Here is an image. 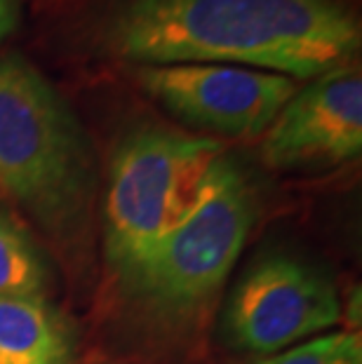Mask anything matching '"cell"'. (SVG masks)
I'll list each match as a JSON object with an SVG mask.
<instances>
[{
    "label": "cell",
    "mask_w": 362,
    "mask_h": 364,
    "mask_svg": "<svg viewBox=\"0 0 362 364\" xmlns=\"http://www.w3.org/2000/svg\"><path fill=\"white\" fill-rule=\"evenodd\" d=\"M341 320L336 284L325 270L289 254L257 261L226 308V334L240 350L275 355Z\"/></svg>",
    "instance_id": "cell-5"
},
{
    "label": "cell",
    "mask_w": 362,
    "mask_h": 364,
    "mask_svg": "<svg viewBox=\"0 0 362 364\" xmlns=\"http://www.w3.org/2000/svg\"><path fill=\"white\" fill-rule=\"evenodd\" d=\"M257 219V188L235 156L221 151L188 216L169 228L129 280L163 313L203 306L233 268Z\"/></svg>",
    "instance_id": "cell-4"
},
{
    "label": "cell",
    "mask_w": 362,
    "mask_h": 364,
    "mask_svg": "<svg viewBox=\"0 0 362 364\" xmlns=\"http://www.w3.org/2000/svg\"><path fill=\"white\" fill-rule=\"evenodd\" d=\"M134 80L174 118L226 136H264L297 92L287 75L230 64L137 66Z\"/></svg>",
    "instance_id": "cell-6"
},
{
    "label": "cell",
    "mask_w": 362,
    "mask_h": 364,
    "mask_svg": "<svg viewBox=\"0 0 362 364\" xmlns=\"http://www.w3.org/2000/svg\"><path fill=\"white\" fill-rule=\"evenodd\" d=\"M75 41L134 66L230 64L313 80L351 64L362 28L348 0H73Z\"/></svg>",
    "instance_id": "cell-1"
},
{
    "label": "cell",
    "mask_w": 362,
    "mask_h": 364,
    "mask_svg": "<svg viewBox=\"0 0 362 364\" xmlns=\"http://www.w3.org/2000/svg\"><path fill=\"white\" fill-rule=\"evenodd\" d=\"M360 151L362 75L353 61L297 90L261 141V158L273 169L341 165Z\"/></svg>",
    "instance_id": "cell-7"
},
{
    "label": "cell",
    "mask_w": 362,
    "mask_h": 364,
    "mask_svg": "<svg viewBox=\"0 0 362 364\" xmlns=\"http://www.w3.org/2000/svg\"><path fill=\"white\" fill-rule=\"evenodd\" d=\"M75 338L45 296H0V364H73Z\"/></svg>",
    "instance_id": "cell-8"
},
{
    "label": "cell",
    "mask_w": 362,
    "mask_h": 364,
    "mask_svg": "<svg viewBox=\"0 0 362 364\" xmlns=\"http://www.w3.org/2000/svg\"><path fill=\"white\" fill-rule=\"evenodd\" d=\"M50 282L48 261L26 228L0 209V296H43Z\"/></svg>",
    "instance_id": "cell-9"
},
{
    "label": "cell",
    "mask_w": 362,
    "mask_h": 364,
    "mask_svg": "<svg viewBox=\"0 0 362 364\" xmlns=\"http://www.w3.org/2000/svg\"><path fill=\"white\" fill-rule=\"evenodd\" d=\"M21 12H24V0H0V43L19 28Z\"/></svg>",
    "instance_id": "cell-11"
},
{
    "label": "cell",
    "mask_w": 362,
    "mask_h": 364,
    "mask_svg": "<svg viewBox=\"0 0 362 364\" xmlns=\"http://www.w3.org/2000/svg\"><path fill=\"white\" fill-rule=\"evenodd\" d=\"M259 364H362V341L358 331H334L308 338Z\"/></svg>",
    "instance_id": "cell-10"
},
{
    "label": "cell",
    "mask_w": 362,
    "mask_h": 364,
    "mask_svg": "<svg viewBox=\"0 0 362 364\" xmlns=\"http://www.w3.org/2000/svg\"><path fill=\"white\" fill-rule=\"evenodd\" d=\"M95 151L71 106L19 52L0 54V188L48 228L82 212Z\"/></svg>",
    "instance_id": "cell-2"
},
{
    "label": "cell",
    "mask_w": 362,
    "mask_h": 364,
    "mask_svg": "<svg viewBox=\"0 0 362 364\" xmlns=\"http://www.w3.org/2000/svg\"><path fill=\"white\" fill-rule=\"evenodd\" d=\"M223 149L214 139L188 136L142 122L120 136L106 188V257L127 277L198 205L212 160Z\"/></svg>",
    "instance_id": "cell-3"
}]
</instances>
